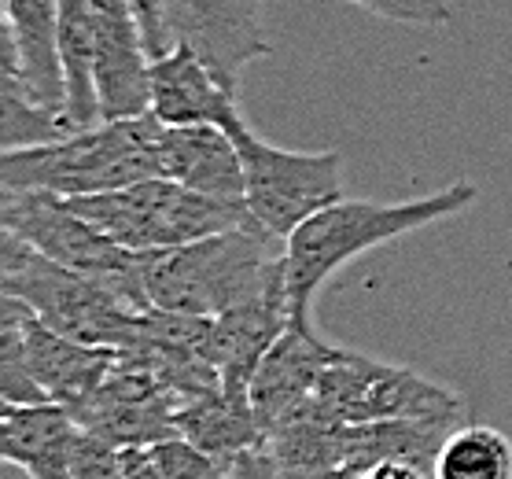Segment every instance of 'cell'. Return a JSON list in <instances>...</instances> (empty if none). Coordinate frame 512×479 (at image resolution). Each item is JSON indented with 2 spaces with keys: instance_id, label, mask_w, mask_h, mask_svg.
Wrapping results in <instances>:
<instances>
[{
  "instance_id": "cell-1",
  "label": "cell",
  "mask_w": 512,
  "mask_h": 479,
  "mask_svg": "<svg viewBox=\"0 0 512 479\" xmlns=\"http://www.w3.org/2000/svg\"><path fill=\"white\" fill-rule=\"evenodd\" d=\"M479 188L472 181H454L431 196L402 199V203H373V199H339L325 211H317L288 236L284 266H288V299L291 325L303 332H317L314 299L332 281L339 269L358 255L384 247L406 233H417L424 225L454 218L472 207Z\"/></svg>"
},
{
  "instance_id": "cell-2",
  "label": "cell",
  "mask_w": 512,
  "mask_h": 479,
  "mask_svg": "<svg viewBox=\"0 0 512 479\" xmlns=\"http://www.w3.org/2000/svg\"><path fill=\"white\" fill-rule=\"evenodd\" d=\"M284 251L288 240L247 222L170 251L140 255V284L155 310L222 317L288 273Z\"/></svg>"
},
{
  "instance_id": "cell-3",
  "label": "cell",
  "mask_w": 512,
  "mask_h": 479,
  "mask_svg": "<svg viewBox=\"0 0 512 479\" xmlns=\"http://www.w3.org/2000/svg\"><path fill=\"white\" fill-rule=\"evenodd\" d=\"M159 129L155 115L100 122L34 148H4L0 185L34 188L63 199L100 196L159 177Z\"/></svg>"
},
{
  "instance_id": "cell-4",
  "label": "cell",
  "mask_w": 512,
  "mask_h": 479,
  "mask_svg": "<svg viewBox=\"0 0 512 479\" xmlns=\"http://www.w3.org/2000/svg\"><path fill=\"white\" fill-rule=\"evenodd\" d=\"M0 292L23 299L48 328L63 336L115 351L129 347L144 314L133 310L111 284L41 255L8 229H0Z\"/></svg>"
},
{
  "instance_id": "cell-5",
  "label": "cell",
  "mask_w": 512,
  "mask_h": 479,
  "mask_svg": "<svg viewBox=\"0 0 512 479\" xmlns=\"http://www.w3.org/2000/svg\"><path fill=\"white\" fill-rule=\"evenodd\" d=\"M67 203L70 211H78L85 222H93L100 233H107L133 255L170 251V247L255 222L247 207L199 196L170 177H148L137 185L100 192V196H78Z\"/></svg>"
},
{
  "instance_id": "cell-6",
  "label": "cell",
  "mask_w": 512,
  "mask_h": 479,
  "mask_svg": "<svg viewBox=\"0 0 512 479\" xmlns=\"http://www.w3.org/2000/svg\"><path fill=\"white\" fill-rule=\"evenodd\" d=\"M398 417L468 421V406L450 387L431 384L428 376L413 369L376 362L339 347L336 362L317 380V391L303 413V421L314 424H373L398 421Z\"/></svg>"
},
{
  "instance_id": "cell-7",
  "label": "cell",
  "mask_w": 512,
  "mask_h": 479,
  "mask_svg": "<svg viewBox=\"0 0 512 479\" xmlns=\"http://www.w3.org/2000/svg\"><path fill=\"white\" fill-rule=\"evenodd\" d=\"M0 229L19 236L41 255L56 258L70 269H82L96 281L111 284L133 310H152L140 284V255L115 244L93 222H85L70 203L52 192L4 188L0 192Z\"/></svg>"
},
{
  "instance_id": "cell-8",
  "label": "cell",
  "mask_w": 512,
  "mask_h": 479,
  "mask_svg": "<svg viewBox=\"0 0 512 479\" xmlns=\"http://www.w3.org/2000/svg\"><path fill=\"white\" fill-rule=\"evenodd\" d=\"M233 141L244 159L247 211L280 240H288L317 211L343 199L339 152H288L255 137L247 126L236 129Z\"/></svg>"
},
{
  "instance_id": "cell-9",
  "label": "cell",
  "mask_w": 512,
  "mask_h": 479,
  "mask_svg": "<svg viewBox=\"0 0 512 479\" xmlns=\"http://www.w3.org/2000/svg\"><path fill=\"white\" fill-rule=\"evenodd\" d=\"M163 12L170 41L192 48L229 89L255 59L273 52L262 30L266 0H163Z\"/></svg>"
},
{
  "instance_id": "cell-10",
  "label": "cell",
  "mask_w": 512,
  "mask_h": 479,
  "mask_svg": "<svg viewBox=\"0 0 512 479\" xmlns=\"http://www.w3.org/2000/svg\"><path fill=\"white\" fill-rule=\"evenodd\" d=\"M93 78L104 122L152 115V56L129 0H93Z\"/></svg>"
},
{
  "instance_id": "cell-11",
  "label": "cell",
  "mask_w": 512,
  "mask_h": 479,
  "mask_svg": "<svg viewBox=\"0 0 512 479\" xmlns=\"http://www.w3.org/2000/svg\"><path fill=\"white\" fill-rule=\"evenodd\" d=\"M85 432L115 446H159L177 439V398L148 369L118 358L100 391L78 409H70Z\"/></svg>"
},
{
  "instance_id": "cell-12",
  "label": "cell",
  "mask_w": 512,
  "mask_h": 479,
  "mask_svg": "<svg viewBox=\"0 0 512 479\" xmlns=\"http://www.w3.org/2000/svg\"><path fill=\"white\" fill-rule=\"evenodd\" d=\"M4 85L67 122L59 0H4Z\"/></svg>"
},
{
  "instance_id": "cell-13",
  "label": "cell",
  "mask_w": 512,
  "mask_h": 479,
  "mask_svg": "<svg viewBox=\"0 0 512 479\" xmlns=\"http://www.w3.org/2000/svg\"><path fill=\"white\" fill-rule=\"evenodd\" d=\"M291 328V299H288V273L251 303L236 306L222 317H210L203 354L222 373V387L236 398H251V380L258 365Z\"/></svg>"
},
{
  "instance_id": "cell-14",
  "label": "cell",
  "mask_w": 512,
  "mask_h": 479,
  "mask_svg": "<svg viewBox=\"0 0 512 479\" xmlns=\"http://www.w3.org/2000/svg\"><path fill=\"white\" fill-rule=\"evenodd\" d=\"M336 354L339 347L325 343L317 332H303L295 325L269 347L255 380H251V406H255L266 439L288 424L303 421L306 406L317 391V380L336 362Z\"/></svg>"
},
{
  "instance_id": "cell-15",
  "label": "cell",
  "mask_w": 512,
  "mask_h": 479,
  "mask_svg": "<svg viewBox=\"0 0 512 479\" xmlns=\"http://www.w3.org/2000/svg\"><path fill=\"white\" fill-rule=\"evenodd\" d=\"M152 115L163 126H218L225 133L247 126L236 89L185 45L152 59Z\"/></svg>"
},
{
  "instance_id": "cell-16",
  "label": "cell",
  "mask_w": 512,
  "mask_h": 479,
  "mask_svg": "<svg viewBox=\"0 0 512 479\" xmlns=\"http://www.w3.org/2000/svg\"><path fill=\"white\" fill-rule=\"evenodd\" d=\"M23 339H26V365H30L34 384L41 387V395L48 402H59V406L67 409H78L82 402H89L118 362L115 347H89V343L63 336L56 328H48L26 303H23Z\"/></svg>"
},
{
  "instance_id": "cell-17",
  "label": "cell",
  "mask_w": 512,
  "mask_h": 479,
  "mask_svg": "<svg viewBox=\"0 0 512 479\" xmlns=\"http://www.w3.org/2000/svg\"><path fill=\"white\" fill-rule=\"evenodd\" d=\"M159 177L192 188L199 196L244 203V159L233 133L218 126H163L159 129Z\"/></svg>"
},
{
  "instance_id": "cell-18",
  "label": "cell",
  "mask_w": 512,
  "mask_h": 479,
  "mask_svg": "<svg viewBox=\"0 0 512 479\" xmlns=\"http://www.w3.org/2000/svg\"><path fill=\"white\" fill-rule=\"evenodd\" d=\"M82 424L59 402H0V454L30 479H74V443Z\"/></svg>"
},
{
  "instance_id": "cell-19",
  "label": "cell",
  "mask_w": 512,
  "mask_h": 479,
  "mask_svg": "<svg viewBox=\"0 0 512 479\" xmlns=\"http://www.w3.org/2000/svg\"><path fill=\"white\" fill-rule=\"evenodd\" d=\"M174 421L177 432L185 435L188 443L199 446L214 461H222L225 468H233L236 457L266 443V432L258 424L251 398H236L225 387L214 391V395H203L196 402L177 406Z\"/></svg>"
},
{
  "instance_id": "cell-20",
  "label": "cell",
  "mask_w": 512,
  "mask_h": 479,
  "mask_svg": "<svg viewBox=\"0 0 512 479\" xmlns=\"http://www.w3.org/2000/svg\"><path fill=\"white\" fill-rule=\"evenodd\" d=\"M59 56L67 74L70 133L100 126V96L93 78V0H59Z\"/></svg>"
},
{
  "instance_id": "cell-21",
  "label": "cell",
  "mask_w": 512,
  "mask_h": 479,
  "mask_svg": "<svg viewBox=\"0 0 512 479\" xmlns=\"http://www.w3.org/2000/svg\"><path fill=\"white\" fill-rule=\"evenodd\" d=\"M435 479H512V439L490 424H457L435 457Z\"/></svg>"
},
{
  "instance_id": "cell-22",
  "label": "cell",
  "mask_w": 512,
  "mask_h": 479,
  "mask_svg": "<svg viewBox=\"0 0 512 479\" xmlns=\"http://www.w3.org/2000/svg\"><path fill=\"white\" fill-rule=\"evenodd\" d=\"M0 398L19 402V406H37L48 402L41 387L30 376L26 365V339H23V303L15 295L0 299Z\"/></svg>"
},
{
  "instance_id": "cell-23",
  "label": "cell",
  "mask_w": 512,
  "mask_h": 479,
  "mask_svg": "<svg viewBox=\"0 0 512 479\" xmlns=\"http://www.w3.org/2000/svg\"><path fill=\"white\" fill-rule=\"evenodd\" d=\"M152 454L166 479H233V468H225L222 461L203 454L199 446L188 443L185 435L152 446Z\"/></svg>"
},
{
  "instance_id": "cell-24",
  "label": "cell",
  "mask_w": 512,
  "mask_h": 479,
  "mask_svg": "<svg viewBox=\"0 0 512 479\" xmlns=\"http://www.w3.org/2000/svg\"><path fill=\"white\" fill-rule=\"evenodd\" d=\"M343 4H354L376 19L402 26H446L454 19L450 0H343Z\"/></svg>"
},
{
  "instance_id": "cell-25",
  "label": "cell",
  "mask_w": 512,
  "mask_h": 479,
  "mask_svg": "<svg viewBox=\"0 0 512 479\" xmlns=\"http://www.w3.org/2000/svg\"><path fill=\"white\" fill-rule=\"evenodd\" d=\"M118 457H122V446L107 443L93 432H78V443H74V479H118Z\"/></svg>"
},
{
  "instance_id": "cell-26",
  "label": "cell",
  "mask_w": 512,
  "mask_h": 479,
  "mask_svg": "<svg viewBox=\"0 0 512 479\" xmlns=\"http://www.w3.org/2000/svg\"><path fill=\"white\" fill-rule=\"evenodd\" d=\"M133 12H137V23L144 30V45H148V56L159 59L166 56L174 41H170V30H166V12H163V0H129Z\"/></svg>"
},
{
  "instance_id": "cell-27",
  "label": "cell",
  "mask_w": 512,
  "mask_h": 479,
  "mask_svg": "<svg viewBox=\"0 0 512 479\" xmlns=\"http://www.w3.org/2000/svg\"><path fill=\"white\" fill-rule=\"evenodd\" d=\"M233 479H284L280 476V465L273 450L266 443L255 446V450H247L233 461Z\"/></svg>"
},
{
  "instance_id": "cell-28",
  "label": "cell",
  "mask_w": 512,
  "mask_h": 479,
  "mask_svg": "<svg viewBox=\"0 0 512 479\" xmlns=\"http://www.w3.org/2000/svg\"><path fill=\"white\" fill-rule=\"evenodd\" d=\"M118 479H166L152 446H122L118 457Z\"/></svg>"
},
{
  "instance_id": "cell-29",
  "label": "cell",
  "mask_w": 512,
  "mask_h": 479,
  "mask_svg": "<svg viewBox=\"0 0 512 479\" xmlns=\"http://www.w3.org/2000/svg\"><path fill=\"white\" fill-rule=\"evenodd\" d=\"M361 479H435V468L402 461V457H387V461H376L373 468H365Z\"/></svg>"
}]
</instances>
